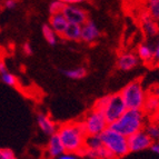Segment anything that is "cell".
<instances>
[{
	"label": "cell",
	"mask_w": 159,
	"mask_h": 159,
	"mask_svg": "<svg viewBox=\"0 0 159 159\" xmlns=\"http://www.w3.org/2000/svg\"><path fill=\"white\" fill-rule=\"evenodd\" d=\"M119 93L127 109L143 110L145 101L147 99V93L143 84L139 80H134L129 82Z\"/></svg>",
	"instance_id": "cell-5"
},
{
	"label": "cell",
	"mask_w": 159,
	"mask_h": 159,
	"mask_svg": "<svg viewBox=\"0 0 159 159\" xmlns=\"http://www.w3.org/2000/svg\"><path fill=\"white\" fill-rule=\"evenodd\" d=\"M66 6L62 2H60L59 0H52L49 5V13L51 15H56V13H61L64 11Z\"/></svg>",
	"instance_id": "cell-22"
},
{
	"label": "cell",
	"mask_w": 159,
	"mask_h": 159,
	"mask_svg": "<svg viewBox=\"0 0 159 159\" xmlns=\"http://www.w3.org/2000/svg\"><path fill=\"white\" fill-rule=\"evenodd\" d=\"M22 52H24L25 56H31L34 50H32V47L29 43H25L22 45Z\"/></svg>",
	"instance_id": "cell-25"
},
{
	"label": "cell",
	"mask_w": 159,
	"mask_h": 159,
	"mask_svg": "<svg viewBox=\"0 0 159 159\" xmlns=\"http://www.w3.org/2000/svg\"><path fill=\"white\" fill-rule=\"evenodd\" d=\"M64 75L67 78L72 80H80L87 76V69L85 67H76V68H70L64 70Z\"/></svg>",
	"instance_id": "cell-19"
},
{
	"label": "cell",
	"mask_w": 159,
	"mask_h": 159,
	"mask_svg": "<svg viewBox=\"0 0 159 159\" xmlns=\"http://www.w3.org/2000/svg\"><path fill=\"white\" fill-rule=\"evenodd\" d=\"M61 38L67 41H81V26L75 24H68Z\"/></svg>",
	"instance_id": "cell-14"
},
{
	"label": "cell",
	"mask_w": 159,
	"mask_h": 159,
	"mask_svg": "<svg viewBox=\"0 0 159 159\" xmlns=\"http://www.w3.org/2000/svg\"><path fill=\"white\" fill-rule=\"evenodd\" d=\"M154 141L147 135L145 130H140L134 134L133 136L128 137V146L130 152H139V151L147 150L151 147Z\"/></svg>",
	"instance_id": "cell-7"
},
{
	"label": "cell",
	"mask_w": 159,
	"mask_h": 159,
	"mask_svg": "<svg viewBox=\"0 0 159 159\" xmlns=\"http://www.w3.org/2000/svg\"><path fill=\"white\" fill-rule=\"evenodd\" d=\"M57 159H80L79 155H75V154H69V152H65L64 155H61L59 158Z\"/></svg>",
	"instance_id": "cell-26"
},
{
	"label": "cell",
	"mask_w": 159,
	"mask_h": 159,
	"mask_svg": "<svg viewBox=\"0 0 159 159\" xmlns=\"http://www.w3.org/2000/svg\"><path fill=\"white\" fill-rule=\"evenodd\" d=\"M137 56L145 62H151L154 60V48L146 43H141L137 49Z\"/></svg>",
	"instance_id": "cell-18"
},
{
	"label": "cell",
	"mask_w": 159,
	"mask_h": 159,
	"mask_svg": "<svg viewBox=\"0 0 159 159\" xmlns=\"http://www.w3.org/2000/svg\"><path fill=\"white\" fill-rule=\"evenodd\" d=\"M1 159H17L16 155L11 149H1Z\"/></svg>",
	"instance_id": "cell-24"
},
{
	"label": "cell",
	"mask_w": 159,
	"mask_h": 159,
	"mask_svg": "<svg viewBox=\"0 0 159 159\" xmlns=\"http://www.w3.org/2000/svg\"><path fill=\"white\" fill-rule=\"evenodd\" d=\"M0 80L7 86H10V87H15L18 84V80L17 77L13 74H11L8 70L6 64L3 61L0 60Z\"/></svg>",
	"instance_id": "cell-17"
},
{
	"label": "cell",
	"mask_w": 159,
	"mask_h": 159,
	"mask_svg": "<svg viewBox=\"0 0 159 159\" xmlns=\"http://www.w3.org/2000/svg\"><path fill=\"white\" fill-rule=\"evenodd\" d=\"M41 32H43V36L45 38V40L47 41L50 46H55L58 43V34L53 31V29L49 26V24H46L41 28Z\"/></svg>",
	"instance_id": "cell-20"
},
{
	"label": "cell",
	"mask_w": 159,
	"mask_h": 159,
	"mask_svg": "<svg viewBox=\"0 0 159 159\" xmlns=\"http://www.w3.org/2000/svg\"><path fill=\"white\" fill-rule=\"evenodd\" d=\"M145 119H146V115L143 110L127 109L119 119L116 120L109 127L128 138L134 134L143 130Z\"/></svg>",
	"instance_id": "cell-2"
},
{
	"label": "cell",
	"mask_w": 159,
	"mask_h": 159,
	"mask_svg": "<svg viewBox=\"0 0 159 159\" xmlns=\"http://www.w3.org/2000/svg\"><path fill=\"white\" fill-rule=\"evenodd\" d=\"M148 15L155 20H159V0L148 3Z\"/></svg>",
	"instance_id": "cell-23"
},
{
	"label": "cell",
	"mask_w": 159,
	"mask_h": 159,
	"mask_svg": "<svg viewBox=\"0 0 159 159\" xmlns=\"http://www.w3.org/2000/svg\"><path fill=\"white\" fill-rule=\"evenodd\" d=\"M82 159H93V158H82Z\"/></svg>",
	"instance_id": "cell-34"
},
{
	"label": "cell",
	"mask_w": 159,
	"mask_h": 159,
	"mask_svg": "<svg viewBox=\"0 0 159 159\" xmlns=\"http://www.w3.org/2000/svg\"><path fill=\"white\" fill-rule=\"evenodd\" d=\"M145 115L148 114L150 116H157L159 112V95H150L147 96L145 101V106L143 108Z\"/></svg>",
	"instance_id": "cell-16"
},
{
	"label": "cell",
	"mask_w": 159,
	"mask_h": 159,
	"mask_svg": "<svg viewBox=\"0 0 159 159\" xmlns=\"http://www.w3.org/2000/svg\"><path fill=\"white\" fill-rule=\"evenodd\" d=\"M100 30L93 20H88L81 26V41L86 43H93L100 37Z\"/></svg>",
	"instance_id": "cell-10"
},
{
	"label": "cell",
	"mask_w": 159,
	"mask_h": 159,
	"mask_svg": "<svg viewBox=\"0 0 159 159\" xmlns=\"http://www.w3.org/2000/svg\"><path fill=\"white\" fill-rule=\"evenodd\" d=\"M139 64V58L134 52H124L117 59V67L121 71H130Z\"/></svg>",
	"instance_id": "cell-11"
},
{
	"label": "cell",
	"mask_w": 159,
	"mask_h": 159,
	"mask_svg": "<svg viewBox=\"0 0 159 159\" xmlns=\"http://www.w3.org/2000/svg\"><path fill=\"white\" fill-rule=\"evenodd\" d=\"M81 122L87 136H100L103 130L109 127V124L102 112L93 108L86 114Z\"/></svg>",
	"instance_id": "cell-6"
},
{
	"label": "cell",
	"mask_w": 159,
	"mask_h": 159,
	"mask_svg": "<svg viewBox=\"0 0 159 159\" xmlns=\"http://www.w3.org/2000/svg\"><path fill=\"white\" fill-rule=\"evenodd\" d=\"M37 120V125L39 127L40 131L43 133L46 136H53L58 133L59 126L56 124L55 120L51 119V117L49 115L45 114V112H39L36 117Z\"/></svg>",
	"instance_id": "cell-9"
},
{
	"label": "cell",
	"mask_w": 159,
	"mask_h": 159,
	"mask_svg": "<svg viewBox=\"0 0 159 159\" xmlns=\"http://www.w3.org/2000/svg\"><path fill=\"white\" fill-rule=\"evenodd\" d=\"M150 150L154 152V154L158 155L159 156V143H154L152 145H151L150 147Z\"/></svg>",
	"instance_id": "cell-30"
},
{
	"label": "cell",
	"mask_w": 159,
	"mask_h": 159,
	"mask_svg": "<svg viewBox=\"0 0 159 159\" xmlns=\"http://www.w3.org/2000/svg\"><path fill=\"white\" fill-rule=\"evenodd\" d=\"M48 24L53 29V31L61 37V34L65 32L69 22L66 19V17L64 16V13L61 12V13H56V15H51Z\"/></svg>",
	"instance_id": "cell-13"
},
{
	"label": "cell",
	"mask_w": 159,
	"mask_h": 159,
	"mask_svg": "<svg viewBox=\"0 0 159 159\" xmlns=\"http://www.w3.org/2000/svg\"><path fill=\"white\" fill-rule=\"evenodd\" d=\"M141 27H143V32L149 37H155L159 32V28L157 26L156 20L151 18L149 15L143 16V18H141Z\"/></svg>",
	"instance_id": "cell-15"
},
{
	"label": "cell",
	"mask_w": 159,
	"mask_h": 159,
	"mask_svg": "<svg viewBox=\"0 0 159 159\" xmlns=\"http://www.w3.org/2000/svg\"><path fill=\"white\" fill-rule=\"evenodd\" d=\"M0 159H1V149H0Z\"/></svg>",
	"instance_id": "cell-33"
},
{
	"label": "cell",
	"mask_w": 159,
	"mask_h": 159,
	"mask_svg": "<svg viewBox=\"0 0 159 159\" xmlns=\"http://www.w3.org/2000/svg\"><path fill=\"white\" fill-rule=\"evenodd\" d=\"M157 120H158V122H159V112H158V115H157Z\"/></svg>",
	"instance_id": "cell-32"
},
{
	"label": "cell",
	"mask_w": 159,
	"mask_h": 159,
	"mask_svg": "<svg viewBox=\"0 0 159 159\" xmlns=\"http://www.w3.org/2000/svg\"><path fill=\"white\" fill-rule=\"evenodd\" d=\"M17 1L16 0H6L5 1V8L7 9H13L16 7Z\"/></svg>",
	"instance_id": "cell-29"
},
{
	"label": "cell",
	"mask_w": 159,
	"mask_h": 159,
	"mask_svg": "<svg viewBox=\"0 0 159 159\" xmlns=\"http://www.w3.org/2000/svg\"><path fill=\"white\" fill-rule=\"evenodd\" d=\"M154 60L159 64V38H158V41H157L156 46H155V48H154Z\"/></svg>",
	"instance_id": "cell-28"
},
{
	"label": "cell",
	"mask_w": 159,
	"mask_h": 159,
	"mask_svg": "<svg viewBox=\"0 0 159 159\" xmlns=\"http://www.w3.org/2000/svg\"><path fill=\"white\" fill-rule=\"evenodd\" d=\"M46 152H47V156L49 159H57L61 155H64L66 152L64 145H62L60 138H59V136L57 134L49 137Z\"/></svg>",
	"instance_id": "cell-12"
},
{
	"label": "cell",
	"mask_w": 159,
	"mask_h": 159,
	"mask_svg": "<svg viewBox=\"0 0 159 159\" xmlns=\"http://www.w3.org/2000/svg\"><path fill=\"white\" fill-rule=\"evenodd\" d=\"M147 135L151 138L152 141H159V122H151L145 128Z\"/></svg>",
	"instance_id": "cell-21"
},
{
	"label": "cell",
	"mask_w": 159,
	"mask_h": 159,
	"mask_svg": "<svg viewBox=\"0 0 159 159\" xmlns=\"http://www.w3.org/2000/svg\"><path fill=\"white\" fill-rule=\"evenodd\" d=\"M57 135L60 138L66 152L75 155H81L85 148V141L87 134L81 121L66 122L59 126Z\"/></svg>",
	"instance_id": "cell-1"
},
{
	"label": "cell",
	"mask_w": 159,
	"mask_h": 159,
	"mask_svg": "<svg viewBox=\"0 0 159 159\" xmlns=\"http://www.w3.org/2000/svg\"><path fill=\"white\" fill-rule=\"evenodd\" d=\"M100 138L103 146L117 159L122 158L128 152H130L129 146H128V138L114 130L112 128L108 127L106 130H103L100 135Z\"/></svg>",
	"instance_id": "cell-4"
},
{
	"label": "cell",
	"mask_w": 159,
	"mask_h": 159,
	"mask_svg": "<svg viewBox=\"0 0 159 159\" xmlns=\"http://www.w3.org/2000/svg\"><path fill=\"white\" fill-rule=\"evenodd\" d=\"M64 16L68 20L69 24H75L82 26L84 24L89 20L88 19V13L85 9L80 7V5H70L66 6L62 11Z\"/></svg>",
	"instance_id": "cell-8"
},
{
	"label": "cell",
	"mask_w": 159,
	"mask_h": 159,
	"mask_svg": "<svg viewBox=\"0 0 159 159\" xmlns=\"http://www.w3.org/2000/svg\"><path fill=\"white\" fill-rule=\"evenodd\" d=\"M60 2H62L65 6H70V5H80L84 2V0H59Z\"/></svg>",
	"instance_id": "cell-27"
},
{
	"label": "cell",
	"mask_w": 159,
	"mask_h": 159,
	"mask_svg": "<svg viewBox=\"0 0 159 159\" xmlns=\"http://www.w3.org/2000/svg\"><path fill=\"white\" fill-rule=\"evenodd\" d=\"M93 108L102 112L109 126L119 119L127 110L120 93H112L97 99Z\"/></svg>",
	"instance_id": "cell-3"
},
{
	"label": "cell",
	"mask_w": 159,
	"mask_h": 159,
	"mask_svg": "<svg viewBox=\"0 0 159 159\" xmlns=\"http://www.w3.org/2000/svg\"><path fill=\"white\" fill-rule=\"evenodd\" d=\"M146 1L148 3H150V2H154V1H157V0H146Z\"/></svg>",
	"instance_id": "cell-31"
}]
</instances>
